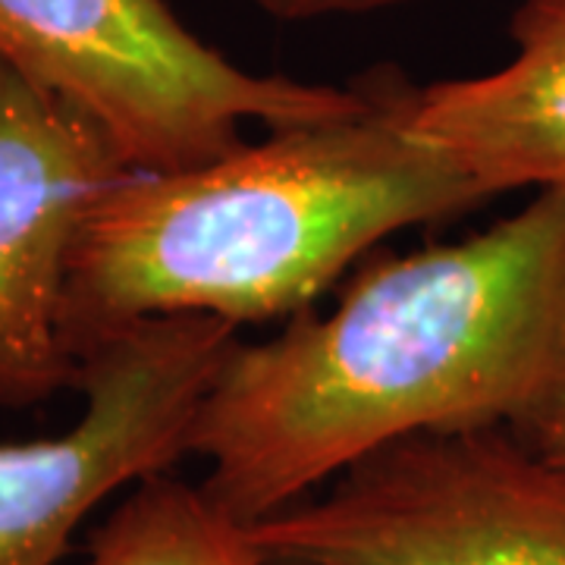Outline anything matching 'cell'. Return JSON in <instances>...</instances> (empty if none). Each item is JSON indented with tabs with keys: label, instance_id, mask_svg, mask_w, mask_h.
I'll use <instances>...</instances> for the list:
<instances>
[{
	"label": "cell",
	"instance_id": "obj_1",
	"mask_svg": "<svg viewBox=\"0 0 565 565\" xmlns=\"http://www.w3.org/2000/svg\"><path fill=\"white\" fill-rule=\"evenodd\" d=\"M565 418V185L462 243L374 255L330 315L239 343L204 393L189 452L245 525L296 505L412 434Z\"/></svg>",
	"mask_w": 565,
	"mask_h": 565
},
{
	"label": "cell",
	"instance_id": "obj_2",
	"mask_svg": "<svg viewBox=\"0 0 565 565\" xmlns=\"http://www.w3.org/2000/svg\"><path fill=\"white\" fill-rule=\"evenodd\" d=\"M364 110L270 129L182 170H126L82 217L61 330L82 355L129 323L214 315L296 318L374 245L490 202L444 148L405 120L408 82L362 79Z\"/></svg>",
	"mask_w": 565,
	"mask_h": 565
},
{
	"label": "cell",
	"instance_id": "obj_3",
	"mask_svg": "<svg viewBox=\"0 0 565 565\" xmlns=\"http://www.w3.org/2000/svg\"><path fill=\"white\" fill-rule=\"evenodd\" d=\"M0 57L102 126L132 170H182L267 129L343 120L364 85L248 73L204 44L167 0H0Z\"/></svg>",
	"mask_w": 565,
	"mask_h": 565
},
{
	"label": "cell",
	"instance_id": "obj_4",
	"mask_svg": "<svg viewBox=\"0 0 565 565\" xmlns=\"http://www.w3.org/2000/svg\"><path fill=\"white\" fill-rule=\"evenodd\" d=\"M248 531L264 565H565V465L505 427L412 434Z\"/></svg>",
	"mask_w": 565,
	"mask_h": 565
},
{
	"label": "cell",
	"instance_id": "obj_5",
	"mask_svg": "<svg viewBox=\"0 0 565 565\" xmlns=\"http://www.w3.org/2000/svg\"><path fill=\"white\" fill-rule=\"evenodd\" d=\"M236 345L239 323L214 315L145 318L92 345L79 422L0 440V565H61L98 505L192 456L199 405Z\"/></svg>",
	"mask_w": 565,
	"mask_h": 565
},
{
	"label": "cell",
	"instance_id": "obj_6",
	"mask_svg": "<svg viewBox=\"0 0 565 565\" xmlns=\"http://www.w3.org/2000/svg\"><path fill=\"white\" fill-rule=\"evenodd\" d=\"M126 170L98 122L0 57V405L29 408L79 384L61 330L73 239Z\"/></svg>",
	"mask_w": 565,
	"mask_h": 565
},
{
	"label": "cell",
	"instance_id": "obj_7",
	"mask_svg": "<svg viewBox=\"0 0 565 565\" xmlns=\"http://www.w3.org/2000/svg\"><path fill=\"white\" fill-rule=\"evenodd\" d=\"M512 61L484 76L408 85L405 120L487 199L565 185V0H522L509 20Z\"/></svg>",
	"mask_w": 565,
	"mask_h": 565
},
{
	"label": "cell",
	"instance_id": "obj_8",
	"mask_svg": "<svg viewBox=\"0 0 565 565\" xmlns=\"http://www.w3.org/2000/svg\"><path fill=\"white\" fill-rule=\"evenodd\" d=\"M79 565H264L252 531L204 487L148 475L92 527Z\"/></svg>",
	"mask_w": 565,
	"mask_h": 565
},
{
	"label": "cell",
	"instance_id": "obj_9",
	"mask_svg": "<svg viewBox=\"0 0 565 565\" xmlns=\"http://www.w3.org/2000/svg\"><path fill=\"white\" fill-rule=\"evenodd\" d=\"M248 3H255L267 17L302 22L323 20V17H362V13L399 7L408 0H248Z\"/></svg>",
	"mask_w": 565,
	"mask_h": 565
},
{
	"label": "cell",
	"instance_id": "obj_10",
	"mask_svg": "<svg viewBox=\"0 0 565 565\" xmlns=\"http://www.w3.org/2000/svg\"><path fill=\"white\" fill-rule=\"evenodd\" d=\"M534 449H541L544 456L556 459V462L565 465V418L556 422L553 427H546L544 434H537L534 440H527Z\"/></svg>",
	"mask_w": 565,
	"mask_h": 565
}]
</instances>
